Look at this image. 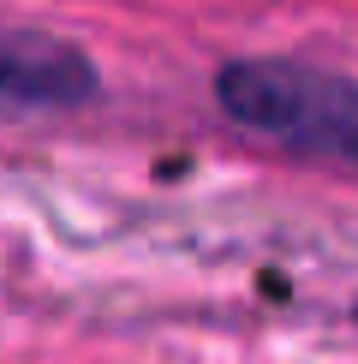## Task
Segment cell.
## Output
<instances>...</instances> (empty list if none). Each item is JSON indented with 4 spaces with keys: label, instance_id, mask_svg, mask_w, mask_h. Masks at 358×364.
Masks as SVG:
<instances>
[{
    "label": "cell",
    "instance_id": "cell-1",
    "mask_svg": "<svg viewBox=\"0 0 358 364\" xmlns=\"http://www.w3.org/2000/svg\"><path fill=\"white\" fill-rule=\"evenodd\" d=\"M215 102L239 132L310 161H358V84L298 60H233Z\"/></svg>",
    "mask_w": 358,
    "mask_h": 364
},
{
    "label": "cell",
    "instance_id": "cell-2",
    "mask_svg": "<svg viewBox=\"0 0 358 364\" xmlns=\"http://www.w3.org/2000/svg\"><path fill=\"white\" fill-rule=\"evenodd\" d=\"M96 96V66L84 48L36 24H0V119L66 114Z\"/></svg>",
    "mask_w": 358,
    "mask_h": 364
}]
</instances>
